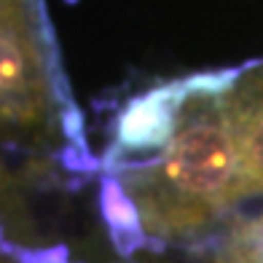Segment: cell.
Segmentation results:
<instances>
[{"instance_id":"cell-5","label":"cell","mask_w":263,"mask_h":263,"mask_svg":"<svg viewBox=\"0 0 263 263\" xmlns=\"http://www.w3.org/2000/svg\"><path fill=\"white\" fill-rule=\"evenodd\" d=\"M0 263H27V260L19 258L16 253H11V250H0Z\"/></svg>"},{"instance_id":"cell-2","label":"cell","mask_w":263,"mask_h":263,"mask_svg":"<svg viewBox=\"0 0 263 263\" xmlns=\"http://www.w3.org/2000/svg\"><path fill=\"white\" fill-rule=\"evenodd\" d=\"M54 105L38 0H0V135L46 140Z\"/></svg>"},{"instance_id":"cell-4","label":"cell","mask_w":263,"mask_h":263,"mask_svg":"<svg viewBox=\"0 0 263 263\" xmlns=\"http://www.w3.org/2000/svg\"><path fill=\"white\" fill-rule=\"evenodd\" d=\"M215 263H263V223L234 236Z\"/></svg>"},{"instance_id":"cell-3","label":"cell","mask_w":263,"mask_h":263,"mask_svg":"<svg viewBox=\"0 0 263 263\" xmlns=\"http://www.w3.org/2000/svg\"><path fill=\"white\" fill-rule=\"evenodd\" d=\"M229 113L242 159L245 194H263V67L255 76L231 81Z\"/></svg>"},{"instance_id":"cell-1","label":"cell","mask_w":263,"mask_h":263,"mask_svg":"<svg viewBox=\"0 0 263 263\" xmlns=\"http://www.w3.org/2000/svg\"><path fill=\"white\" fill-rule=\"evenodd\" d=\"M231 81L180 83L172 132L156 161L129 180L126 204L137 210L142 231L156 239H183L245 196L242 159L229 113Z\"/></svg>"}]
</instances>
